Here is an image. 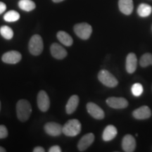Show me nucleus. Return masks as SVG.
<instances>
[{
    "label": "nucleus",
    "mask_w": 152,
    "mask_h": 152,
    "mask_svg": "<svg viewBox=\"0 0 152 152\" xmlns=\"http://www.w3.org/2000/svg\"><path fill=\"white\" fill-rule=\"evenodd\" d=\"M82 125L78 120L72 119L67 121L63 126L62 132L68 137H75L81 132Z\"/></svg>",
    "instance_id": "obj_2"
},
{
    "label": "nucleus",
    "mask_w": 152,
    "mask_h": 152,
    "mask_svg": "<svg viewBox=\"0 0 152 152\" xmlns=\"http://www.w3.org/2000/svg\"><path fill=\"white\" fill-rule=\"evenodd\" d=\"M98 79L102 84L108 87H115L118 84V81L115 76L106 70H102L99 71Z\"/></svg>",
    "instance_id": "obj_4"
},
{
    "label": "nucleus",
    "mask_w": 152,
    "mask_h": 152,
    "mask_svg": "<svg viewBox=\"0 0 152 152\" xmlns=\"http://www.w3.org/2000/svg\"><path fill=\"white\" fill-rule=\"evenodd\" d=\"M57 38L59 40L60 42H61L63 45H64L65 46L70 47L73 45V38L71 37V35L69 34L64 31H59L57 33Z\"/></svg>",
    "instance_id": "obj_19"
},
{
    "label": "nucleus",
    "mask_w": 152,
    "mask_h": 152,
    "mask_svg": "<svg viewBox=\"0 0 152 152\" xmlns=\"http://www.w3.org/2000/svg\"><path fill=\"white\" fill-rule=\"evenodd\" d=\"M44 128H45V131L47 134L52 137L59 136L61 133H63V126L56 123H47L45 124Z\"/></svg>",
    "instance_id": "obj_10"
},
{
    "label": "nucleus",
    "mask_w": 152,
    "mask_h": 152,
    "mask_svg": "<svg viewBox=\"0 0 152 152\" xmlns=\"http://www.w3.org/2000/svg\"><path fill=\"white\" fill-rule=\"evenodd\" d=\"M118 134V130L116 128L114 125H109L106 127L104 129L103 134H102V138L104 141L109 142L111 140H113L115 137Z\"/></svg>",
    "instance_id": "obj_17"
},
{
    "label": "nucleus",
    "mask_w": 152,
    "mask_h": 152,
    "mask_svg": "<svg viewBox=\"0 0 152 152\" xmlns=\"http://www.w3.org/2000/svg\"><path fill=\"white\" fill-rule=\"evenodd\" d=\"M152 12V7L151 6L147 4L142 3L140 5H139L137 8V14L140 16L145 17L149 16Z\"/></svg>",
    "instance_id": "obj_20"
},
{
    "label": "nucleus",
    "mask_w": 152,
    "mask_h": 152,
    "mask_svg": "<svg viewBox=\"0 0 152 152\" xmlns=\"http://www.w3.org/2000/svg\"><path fill=\"white\" fill-rule=\"evenodd\" d=\"M18 7L23 11H31L35 9L36 5L32 0H20L18 2Z\"/></svg>",
    "instance_id": "obj_21"
},
{
    "label": "nucleus",
    "mask_w": 152,
    "mask_h": 152,
    "mask_svg": "<svg viewBox=\"0 0 152 152\" xmlns=\"http://www.w3.org/2000/svg\"><path fill=\"white\" fill-rule=\"evenodd\" d=\"M131 91H132V94L134 95V96L138 97V96H141L142 93H143V86H142V84H140V83H134V84L132 86Z\"/></svg>",
    "instance_id": "obj_25"
},
{
    "label": "nucleus",
    "mask_w": 152,
    "mask_h": 152,
    "mask_svg": "<svg viewBox=\"0 0 152 152\" xmlns=\"http://www.w3.org/2000/svg\"><path fill=\"white\" fill-rule=\"evenodd\" d=\"M118 7L120 11L125 15H130L132 13L134 5L132 0H119Z\"/></svg>",
    "instance_id": "obj_16"
},
{
    "label": "nucleus",
    "mask_w": 152,
    "mask_h": 152,
    "mask_svg": "<svg viewBox=\"0 0 152 152\" xmlns=\"http://www.w3.org/2000/svg\"><path fill=\"white\" fill-rule=\"evenodd\" d=\"M140 64L142 68H145L152 65V54L146 53L142 55L140 60Z\"/></svg>",
    "instance_id": "obj_23"
},
{
    "label": "nucleus",
    "mask_w": 152,
    "mask_h": 152,
    "mask_svg": "<svg viewBox=\"0 0 152 152\" xmlns=\"http://www.w3.org/2000/svg\"><path fill=\"white\" fill-rule=\"evenodd\" d=\"M7 9V6L4 2H1L0 1V14H1L2 13H4Z\"/></svg>",
    "instance_id": "obj_28"
},
{
    "label": "nucleus",
    "mask_w": 152,
    "mask_h": 152,
    "mask_svg": "<svg viewBox=\"0 0 152 152\" xmlns=\"http://www.w3.org/2000/svg\"><path fill=\"white\" fill-rule=\"evenodd\" d=\"M122 148L125 152H132L135 150V138L131 134H126L122 140Z\"/></svg>",
    "instance_id": "obj_11"
},
{
    "label": "nucleus",
    "mask_w": 152,
    "mask_h": 152,
    "mask_svg": "<svg viewBox=\"0 0 152 152\" xmlns=\"http://www.w3.org/2000/svg\"><path fill=\"white\" fill-rule=\"evenodd\" d=\"M20 18V14L16 11L11 10L6 13L4 16V19L7 22H15Z\"/></svg>",
    "instance_id": "obj_22"
},
{
    "label": "nucleus",
    "mask_w": 152,
    "mask_h": 152,
    "mask_svg": "<svg viewBox=\"0 0 152 152\" xmlns=\"http://www.w3.org/2000/svg\"><path fill=\"white\" fill-rule=\"evenodd\" d=\"M17 117L21 122L28 121L32 113V108L30 102L26 99H20L16 104Z\"/></svg>",
    "instance_id": "obj_1"
},
{
    "label": "nucleus",
    "mask_w": 152,
    "mask_h": 152,
    "mask_svg": "<svg viewBox=\"0 0 152 152\" xmlns=\"http://www.w3.org/2000/svg\"><path fill=\"white\" fill-rule=\"evenodd\" d=\"M74 32L80 39H87L90 37L92 33V28L87 23H77L74 26Z\"/></svg>",
    "instance_id": "obj_5"
},
{
    "label": "nucleus",
    "mask_w": 152,
    "mask_h": 152,
    "mask_svg": "<svg viewBox=\"0 0 152 152\" xmlns=\"http://www.w3.org/2000/svg\"><path fill=\"white\" fill-rule=\"evenodd\" d=\"M51 54L56 59H63L67 56V51L57 43H54L50 47Z\"/></svg>",
    "instance_id": "obj_14"
},
{
    "label": "nucleus",
    "mask_w": 152,
    "mask_h": 152,
    "mask_svg": "<svg viewBox=\"0 0 152 152\" xmlns=\"http://www.w3.org/2000/svg\"><path fill=\"white\" fill-rule=\"evenodd\" d=\"M28 49H29L30 54L34 56H38L42 52L44 44L40 35H34L30 38L29 44H28Z\"/></svg>",
    "instance_id": "obj_3"
},
{
    "label": "nucleus",
    "mask_w": 152,
    "mask_h": 152,
    "mask_svg": "<svg viewBox=\"0 0 152 152\" xmlns=\"http://www.w3.org/2000/svg\"><path fill=\"white\" fill-rule=\"evenodd\" d=\"M37 106L39 110L43 112H46L50 107V100L48 94L44 90L39 91L37 94Z\"/></svg>",
    "instance_id": "obj_7"
},
{
    "label": "nucleus",
    "mask_w": 152,
    "mask_h": 152,
    "mask_svg": "<svg viewBox=\"0 0 152 152\" xmlns=\"http://www.w3.org/2000/svg\"><path fill=\"white\" fill-rule=\"evenodd\" d=\"M133 117L137 120H145L151 115V111L147 106H142L132 112Z\"/></svg>",
    "instance_id": "obj_13"
},
{
    "label": "nucleus",
    "mask_w": 152,
    "mask_h": 152,
    "mask_svg": "<svg viewBox=\"0 0 152 152\" xmlns=\"http://www.w3.org/2000/svg\"><path fill=\"white\" fill-rule=\"evenodd\" d=\"M94 141V135L93 133H88V134H85L80 139L77 144V148H78L80 151H84L87 148L90 147Z\"/></svg>",
    "instance_id": "obj_12"
},
{
    "label": "nucleus",
    "mask_w": 152,
    "mask_h": 152,
    "mask_svg": "<svg viewBox=\"0 0 152 152\" xmlns=\"http://www.w3.org/2000/svg\"><path fill=\"white\" fill-rule=\"evenodd\" d=\"M79 104V96L77 95H73L68 99L66 106V111L68 114L73 113L77 109Z\"/></svg>",
    "instance_id": "obj_18"
},
{
    "label": "nucleus",
    "mask_w": 152,
    "mask_h": 152,
    "mask_svg": "<svg viewBox=\"0 0 152 152\" xmlns=\"http://www.w3.org/2000/svg\"><path fill=\"white\" fill-rule=\"evenodd\" d=\"M34 152H45V150L42 147H37L33 149Z\"/></svg>",
    "instance_id": "obj_29"
},
{
    "label": "nucleus",
    "mask_w": 152,
    "mask_h": 152,
    "mask_svg": "<svg viewBox=\"0 0 152 152\" xmlns=\"http://www.w3.org/2000/svg\"><path fill=\"white\" fill-rule=\"evenodd\" d=\"M52 1L55 3H58V2H61V1H64V0H52Z\"/></svg>",
    "instance_id": "obj_30"
},
{
    "label": "nucleus",
    "mask_w": 152,
    "mask_h": 152,
    "mask_svg": "<svg viewBox=\"0 0 152 152\" xmlns=\"http://www.w3.org/2000/svg\"><path fill=\"white\" fill-rule=\"evenodd\" d=\"M8 136V130L4 125H0V139L6 138Z\"/></svg>",
    "instance_id": "obj_26"
},
{
    "label": "nucleus",
    "mask_w": 152,
    "mask_h": 152,
    "mask_svg": "<svg viewBox=\"0 0 152 152\" xmlns=\"http://www.w3.org/2000/svg\"><path fill=\"white\" fill-rule=\"evenodd\" d=\"M5 151H6V149L4 148L0 147V152H5Z\"/></svg>",
    "instance_id": "obj_31"
},
{
    "label": "nucleus",
    "mask_w": 152,
    "mask_h": 152,
    "mask_svg": "<svg viewBox=\"0 0 152 152\" xmlns=\"http://www.w3.org/2000/svg\"><path fill=\"white\" fill-rule=\"evenodd\" d=\"M106 104L110 107L115 109H125L128 106V102L126 99L123 97H115L111 96L106 99Z\"/></svg>",
    "instance_id": "obj_6"
},
{
    "label": "nucleus",
    "mask_w": 152,
    "mask_h": 152,
    "mask_svg": "<svg viewBox=\"0 0 152 152\" xmlns=\"http://www.w3.org/2000/svg\"><path fill=\"white\" fill-rule=\"evenodd\" d=\"M137 67V58L135 54L130 53L127 56L126 63H125V68L128 73L132 74L136 71Z\"/></svg>",
    "instance_id": "obj_15"
},
{
    "label": "nucleus",
    "mask_w": 152,
    "mask_h": 152,
    "mask_svg": "<svg viewBox=\"0 0 152 152\" xmlns=\"http://www.w3.org/2000/svg\"><path fill=\"white\" fill-rule=\"evenodd\" d=\"M87 112L90 113V115H92L95 119L102 120L105 116V114H104V112L102 108H100L98 105L93 103V102L87 103Z\"/></svg>",
    "instance_id": "obj_8"
},
{
    "label": "nucleus",
    "mask_w": 152,
    "mask_h": 152,
    "mask_svg": "<svg viewBox=\"0 0 152 152\" xmlns=\"http://www.w3.org/2000/svg\"><path fill=\"white\" fill-rule=\"evenodd\" d=\"M49 152H61V149L59 146L54 145L49 149Z\"/></svg>",
    "instance_id": "obj_27"
},
{
    "label": "nucleus",
    "mask_w": 152,
    "mask_h": 152,
    "mask_svg": "<svg viewBox=\"0 0 152 152\" xmlns=\"http://www.w3.org/2000/svg\"><path fill=\"white\" fill-rule=\"evenodd\" d=\"M21 58V54L17 51H10L4 54L1 57L2 61L9 64H16L20 61Z\"/></svg>",
    "instance_id": "obj_9"
},
{
    "label": "nucleus",
    "mask_w": 152,
    "mask_h": 152,
    "mask_svg": "<svg viewBox=\"0 0 152 152\" xmlns=\"http://www.w3.org/2000/svg\"><path fill=\"white\" fill-rule=\"evenodd\" d=\"M0 33L4 38L7 39H11L14 36L13 30L7 26H3L0 28Z\"/></svg>",
    "instance_id": "obj_24"
},
{
    "label": "nucleus",
    "mask_w": 152,
    "mask_h": 152,
    "mask_svg": "<svg viewBox=\"0 0 152 152\" xmlns=\"http://www.w3.org/2000/svg\"><path fill=\"white\" fill-rule=\"evenodd\" d=\"M0 110H1V102H0Z\"/></svg>",
    "instance_id": "obj_32"
}]
</instances>
